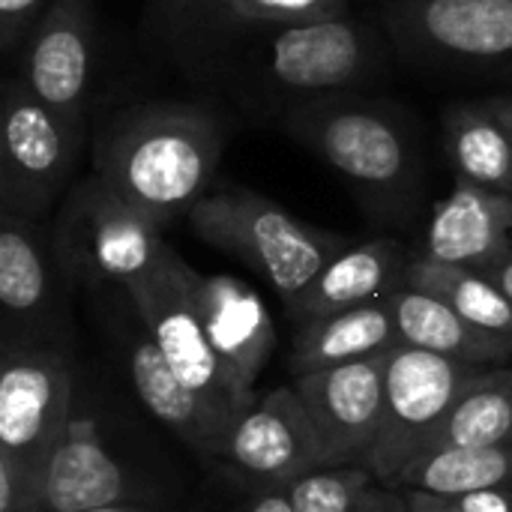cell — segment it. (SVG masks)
Wrapping results in <instances>:
<instances>
[{
    "label": "cell",
    "mask_w": 512,
    "mask_h": 512,
    "mask_svg": "<svg viewBox=\"0 0 512 512\" xmlns=\"http://www.w3.org/2000/svg\"><path fill=\"white\" fill-rule=\"evenodd\" d=\"M222 147L219 120L195 105H135L117 114L99 135L93 174L165 228L207 195Z\"/></svg>",
    "instance_id": "cell-1"
},
{
    "label": "cell",
    "mask_w": 512,
    "mask_h": 512,
    "mask_svg": "<svg viewBox=\"0 0 512 512\" xmlns=\"http://www.w3.org/2000/svg\"><path fill=\"white\" fill-rule=\"evenodd\" d=\"M186 216L204 243L261 273L282 297L285 309L294 306L324 264L348 246L342 237L300 222L276 201L249 189L207 192Z\"/></svg>",
    "instance_id": "cell-2"
},
{
    "label": "cell",
    "mask_w": 512,
    "mask_h": 512,
    "mask_svg": "<svg viewBox=\"0 0 512 512\" xmlns=\"http://www.w3.org/2000/svg\"><path fill=\"white\" fill-rule=\"evenodd\" d=\"M51 243L69 282L84 288L114 285L123 294L144 285L171 252L162 225L126 204L96 174L69 189Z\"/></svg>",
    "instance_id": "cell-3"
},
{
    "label": "cell",
    "mask_w": 512,
    "mask_h": 512,
    "mask_svg": "<svg viewBox=\"0 0 512 512\" xmlns=\"http://www.w3.org/2000/svg\"><path fill=\"white\" fill-rule=\"evenodd\" d=\"M84 120L51 111L24 78L9 81L0 114V210L39 219L69 186Z\"/></svg>",
    "instance_id": "cell-4"
},
{
    "label": "cell",
    "mask_w": 512,
    "mask_h": 512,
    "mask_svg": "<svg viewBox=\"0 0 512 512\" xmlns=\"http://www.w3.org/2000/svg\"><path fill=\"white\" fill-rule=\"evenodd\" d=\"M489 366H474L399 345L387 360V405L369 471L393 483L441 432L462 390Z\"/></svg>",
    "instance_id": "cell-5"
},
{
    "label": "cell",
    "mask_w": 512,
    "mask_h": 512,
    "mask_svg": "<svg viewBox=\"0 0 512 512\" xmlns=\"http://www.w3.org/2000/svg\"><path fill=\"white\" fill-rule=\"evenodd\" d=\"M189 273L192 267L171 249L162 267L126 297L180 381L228 423H234L246 408L237 399L234 384L204 333L201 315L192 300Z\"/></svg>",
    "instance_id": "cell-6"
},
{
    "label": "cell",
    "mask_w": 512,
    "mask_h": 512,
    "mask_svg": "<svg viewBox=\"0 0 512 512\" xmlns=\"http://www.w3.org/2000/svg\"><path fill=\"white\" fill-rule=\"evenodd\" d=\"M66 273L54 255L51 234L36 219L0 210V312L3 351L63 345Z\"/></svg>",
    "instance_id": "cell-7"
},
{
    "label": "cell",
    "mask_w": 512,
    "mask_h": 512,
    "mask_svg": "<svg viewBox=\"0 0 512 512\" xmlns=\"http://www.w3.org/2000/svg\"><path fill=\"white\" fill-rule=\"evenodd\" d=\"M291 132L354 186L369 192L393 195L414 177L411 144L381 108L318 102L294 114Z\"/></svg>",
    "instance_id": "cell-8"
},
{
    "label": "cell",
    "mask_w": 512,
    "mask_h": 512,
    "mask_svg": "<svg viewBox=\"0 0 512 512\" xmlns=\"http://www.w3.org/2000/svg\"><path fill=\"white\" fill-rule=\"evenodd\" d=\"M72 417V363L66 345L3 351L0 453L39 474Z\"/></svg>",
    "instance_id": "cell-9"
},
{
    "label": "cell",
    "mask_w": 512,
    "mask_h": 512,
    "mask_svg": "<svg viewBox=\"0 0 512 512\" xmlns=\"http://www.w3.org/2000/svg\"><path fill=\"white\" fill-rule=\"evenodd\" d=\"M390 354L297 375L294 390L315 423L327 468L369 465L384 423Z\"/></svg>",
    "instance_id": "cell-10"
},
{
    "label": "cell",
    "mask_w": 512,
    "mask_h": 512,
    "mask_svg": "<svg viewBox=\"0 0 512 512\" xmlns=\"http://www.w3.org/2000/svg\"><path fill=\"white\" fill-rule=\"evenodd\" d=\"M222 459L258 492L288 489L327 468L315 423L294 387L273 390L243 411L225 435Z\"/></svg>",
    "instance_id": "cell-11"
},
{
    "label": "cell",
    "mask_w": 512,
    "mask_h": 512,
    "mask_svg": "<svg viewBox=\"0 0 512 512\" xmlns=\"http://www.w3.org/2000/svg\"><path fill=\"white\" fill-rule=\"evenodd\" d=\"M189 288L195 309L201 315L204 333L225 366L237 399L249 411L255 399V381L261 378L264 366L276 348V327L261 300V294L225 273H189Z\"/></svg>",
    "instance_id": "cell-12"
},
{
    "label": "cell",
    "mask_w": 512,
    "mask_h": 512,
    "mask_svg": "<svg viewBox=\"0 0 512 512\" xmlns=\"http://www.w3.org/2000/svg\"><path fill=\"white\" fill-rule=\"evenodd\" d=\"M93 63V3L51 0L36 21L27 54L24 81L51 111L84 120V96Z\"/></svg>",
    "instance_id": "cell-13"
},
{
    "label": "cell",
    "mask_w": 512,
    "mask_h": 512,
    "mask_svg": "<svg viewBox=\"0 0 512 512\" xmlns=\"http://www.w3.org/2000/svg\"><path fill=\"white\" fill-rule=\"evenodd\" d=\"M132 480L93 417H72L39 471L36 512H90L129 504Z\"/></svg>",
    "instance_id": "cell-14"
},
{
    "label": "cell",
    "mask_w": 512,
    "mask_h": 512,
    "mask_svg": "<svg viewBox=\"0 0 512 512\" xmlns=\"http://www.w3.org/2000/svg\"><path fill=\"white\" fill-rule=\"evenodd\" d=\"M512 198L456 180L435 207L423 258L486 273L512 246Z\"/></svg>",
    "instance_id": "cell-15"
},
{
    "label": "cell",
    "mask_w": 512,
    "mask_h": 512,
    "mask_svg": "<svg viewBox=\"0 0 512 512\" xmlns=\"http://www.w3.org/2000/svg\"><path fill=\"white\" fill-rule=\"evenodd\" d=\"M129 378L141 405L162 426H168L195 453L207 459H222V444L231 423L180 381L144 324L129 336Z\"/></svg>",
    "instance_id": "cell-16"
},
{
    "label": "cell",
    "mask_w": 512,
    "mask_h": 512,
    "mask_svg": "<svg viewBox=\"0 0 512 512\" xmlns=\"http://www.w3.org/2000/svg\"><path fill=\"white\" fill-rule=\"evenodd\" d=\"M408 264L411 261L405 258V249L393 240L345 246L324 264L318 279L303 291V297L288 306V315L300 327L336 312L387 300L405 285Z\"/></svg>",
    "instance_id": "cell-17"
},
{
    "label": "cell",
    "mask_w": 512,
    "mask_h": 512,
    "mask_svg": "<svg viewBox=\"0 0 512 512\" xmlns=\"http://www.w3.org/2000/svg\"><path fill=\"white\" fill-rule=\"evenodd\" d=\"M369 60L366 36L342 21L279 27L270 42V72L294 90H336L351 84Z\"/></svg>",
    "instance_id": "cell-18"
},
{
    "label": "cell",
    "mask_w": 512,
    "mask_h": 512,
    "mask_svg": "<svg viewBox=\"0 0 512 512\" xmlns=\"http://www.w3.org/2000/svg\"><path fill=\"white\" fill-rule=\"evenodd\" d=\"M387 300L396 318L399 345L474 366H504L512 360V342L483 333L435 294L402 285Z\"/></svg>",
    "instance_id": "cell-19"
},
{
    "label": "cell",
    "mask_w": 512,
    "mask_h": 512,
    "mask_svg": "<svg viewBox=\"0 0 512 512\" xmlns=\"http://www.w3.org/2000/svg\"><path fill=\"white\" fill-rule=\"evenodd\" d=\"M396 348L399 330L390 300H378L369 306H357L348 312L300 324L294 333L291 369L294 375H309L369 357H384Z\"/></svg>",
    "instance_id": "cell-20"
},
{
    "label": "cell",
    "mask_w": 512,
    "mask_h": 512,
    "mask_svg": "<svg viewBox=\"0 0 512 512\" xmlns=\"http://www.w3.org/2000/svg\"><path fill=\"white\" fill-rule=\"evenodd\" d=\"M411 27L423 42L456 57L512 54V0H420Z\"/></svg>",
    "instance_id": "cell-21"
},
{
    "label": "cell",
    "mask_w": 512,
    "mask_h": 512,
    "mask_svg": "<svg viewBox=\"0 0 512 512\" xmlns=\"http://www.w3.org/2000/svg\"><path fill=\"white\" fill-rule=\"evenodd\" d=\"M405 495L459 498L477 492H504L512 498V444L450 447L417 456L390 483Z\"/></svg>",
    "instance_id": "cell-22"
},
{
    "label": "cell",
    "mask_w": 512,
    "mask_h": 512,
    "mask_svg": "<svg viewBox=\"0 0 512 512\" xmlns=\"http://www.w3.org/2000/svg\"><path fill=\"white\" fill-rule=\"evenodd\" d=\"M459 180L512 198V138L492 105H459L444 120Z\"/></svg>",
    "instance_id": "cell-23"
},
{
    "label": "cell",
    "mask_w": 512,
    "mask_h": 512,
    "mask_svg": "<svg viewBox=\"0 0 512 512\" xmlns=\"http://www.w3.org/2000/svg\"><path fill=\"white\" fill-rule=\"evenodd\" d=\"M405 285L441 297L483 333L512 342V300L486 273L420 255L408 264Z\"/></svg>",
    "instance_id": "cell-24"
},
{
    "label": "cell",
    "mask_w": 512,
    "mask_h": 512,
    "mask_svg": "<svg viewBox=\"0 0 512 512\" xmlns=\"http://www.w3.org/2000/svg\"><path fill=\"white\" fill-rule=\"evenodd\" d=\"M501 444H512V369L489 366L462 390L429 450Z\"/></svg>",
    "instance_id": "cell-25"
},
{
    "label": "cell",
    "mask_w": 512,
    "mask_h": 512,
    "mask_svg": "<svg viewBox=\"0 0 512 512\" xmlns=\"http://www.w3.org/2000/svg\"><path fill=\"white\" fill-rule=\"evenodd\" d=\"M297 512H411L408 495L369 468H318L288 486Z\"/></svg>",
    "instance_id": "cell-26"
},
{
    "label": "cell",
    "mask_w": 512,
    "mask_h": 512,
    "mask_svg": "<svg viewBox=\"0 0 512 512\" xmlns=\"http://www.w3.org/2000/svg\"><path fill=\"white\" fill-rule=\"evenodd\" d=\"M234 18L267 27H303L342 15L345 0H219Z\"/></svg>",
    "instance_id": "cell-27"
},
{
    "label": "cell",
    "mask_w": 512,
    "mask_h": 512,
    "mask_svg": "<svg viewBox=\"0 0 512 512\" xmlns=\"http://www.w3.org/2000/svg\"><path fill=\"white\" fill-rule=\"evenodd\" d=\"M39 474L0 453V512H36Z\"/></svg>",
    "instance_id": "cell-28"
},
{
    "label": "cell",
    "mask_w": 512,
    "mask_h": 512,
    "mask_svg": "<svg viewBox=\"0 0 512 512\" xmlns=\"http://www.w3.org/2000/svg\"><path fill=\"white\" fill-rule=\"evenodd\" d=\"M411 512H512V498L504 492H477L459 498L408 495Z\"/></svg>",
    "instance_id": "cell-29"
},
{
    "label": "cell",
    "mask_w": 512,
    "mask_h": 512,
    "mask_svg": "<svg viewBox=\"0 0 512 512\" xmlns=\"http://www.w3.org/2000/svg\"><path fill=\"white\" fill-rule=\"evenodd\" d=\"M51 0H0V42L3 48H15L24 33H33L36 21L48 9Z\"/></svg>",
    "instance_id": "cell-30"
},
{
    "label": "cell",
    "mask_w": 512,
    "mask_h": 512,
    "mask_svg": "<svg viewBox=\"0 0 512 512\" xmlns=\"http://www.w3.org/2000/svg\"><path fill=\"white\" fill-rule=\"evenodd\" d=\"M234 512H297L288 489H261Z\"/></svg>",
    "instance_id": "cell-31"
},
{
    "label": "cell",
    "mask_w": 512,
    "mask_h": 512,
    "mask_svg": "<svg viewBox=\"0 0 512 512\" xmlns=\"http://www.w3.org/2000/svg\"><path fill=\"white\" fill-rule=\"evenodd\" d=\"M486 276H489V279H492V282H495V285L512 300V246L495 261V264H492V267H489V270H486Z\"/></svg>",
    "instance_id": "cell-32"
},
{
    "label": "cell",
    "mask_w": 512,
    "mask_h": 512,
    "mask_svg": "<svg viewBox=\"0 0 512 512\" xmlns=\"http://www.w3.org/2000/svg\"><path fill=\"white\" fill-rule=\"evenodd\" d=\"M492 105V111L498 114V120L504 123V129L510 132L512 138V99H495V102H489Z\"/></svg>",
    "instance_id": "cell-33"
},
{
    "label": "cell",
    "mask_w": 512,
    "mask_h": 512,
    "mask_svg": "<svg viewBox=\"0 0 512 512\" xmlns=\"http://www.w3.org/2000/svg\"><path fill=\"white\" fill-rule=\"evenodd\" d=\"M90 512H147V510L132 507V504H114V507H102V510H90Z\"/></svg>",
    "instance_id": "cell-34"
}]
</instances>
